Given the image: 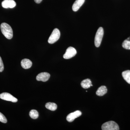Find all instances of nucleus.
<instances>
[{"mask_svg": "<svg viewBox=\"0 0 130 130\" xmlns=\"http://www.w3.org/2000/svg\"><path fill=\"white\" fill-rule=\"evenodd\" d=\"M1 29L3 35L8 39H11L13 36V30L11 26L6 23H2L1 25Z\"/></svg>", "mask_w": 130, "mask_h": 130, "instance_id": "1", "label": "nucleus"}, {"mask_svg": "<svg viewBox=\"0 0 130 130\" xmlns=\"http://www.w3.org/2000/svg\"><path fill=\"white\" fill-rule=\"evenodd\" d=\"M104 35V30L102 27H101L98 29L95 37V45L96 47H100Z\"/></svg>", "mask_w": 130, "mask_h": 130, "instance_id": "2", "label": "nucleus"}, {"mask_svg": "<svg viewBox=\"0 0 130 130\" xmlns=\"http://www.w3.org/2000/svg\"><path fill=\"white\" fill-rule=\"evenodd\" d=\"M103 130H119L118 125L115 121H111L106 122L102 126Z\"/></svg>", "mask_w": 130, "mask_h": 130, "instance_id": "3", "label": "nucleus"}, {"mask_svg": "<svg viewBox=\"0 0 130 130\" xmlns=\"http://www.w3.org/2000/svg\"><path fill=\"white\" fill-rule=\"evenodd\" d=\"M60 36V32L57 28L54 29L53 32L49 38L48 42L50 44H53L56 42L59 39Z\"/></svg>", "mask_w": 130, "mask_h": 130, "instance_id": "4", "label": "nucleus"}, {"mask_svg": "<svg viewBox=\"0 0 130 130\" xmlns=\"http://www.w3.org/2000/svg\"><path fill=\"white\" fill-rule=\"evenodd\" d=\"M77 54V51L74 48L70 47L67 49L66 53L63 55V58L66 59H68L74 57Z\"/></svg>", "mask_w": 130, "mask_h": 130, "instance_id": "5", "label": "nucleus"}, {"mask_svg": "<svg viewBox=\"0 0 130 130\" xmlns=\"http://www.w3.org/2000/svg\"><path fill=\"white\" fill-rule=\"evenodd\" d=\"M0 98L3 100L14 103L17 102L18 101L17 98L8 93H3L0 94Z\"/></svg>", "mask_w": 130, "mask_h": 130, "instance_id": "6", "label": "nucleus"}, {"mask_svg": "<svg viewBox=\"0 0 130 130\" xmlns=\"http://www.w3.org/2000/svg\"><path fill=\"white\" fill-rule=\"evenodd\" d=\"M82 113L79 111H76L68 115L66 118V119L69 122H72L74 121L75 119L81 116Z\"/></svg>", "mask_w": 130, "mask_h": 130, "instance_id": "7", "label": "nucleus"}, {"mask_svg": "<svg viewBox=\"0 0 130 130\" xmlns=\"http://www.w3.org/2000/svg\"><path fill=\"white\" fill-rule=\"evenodd\" d=\"M16 5V3L13 0H4L2 3V7L5 8H13Z\"/></svg>", "mask_w": 130, "mask_h": 130, "instance_id": "8", "label": "nucleus"}, {"mask_svg": "<svg viewBox=\"0 0 130 130\" xmlns=\"http://www.w3.org/2000/svg\"><path fill=\"white\" fill-rule=\"evenodd\" d=\"M50 76V74L48 73L42 72L39 73L37 76L36 79L38 81L46 82V81L48 80Z\"/></svg>", "mask_w": 130, "mask_h": 130, "instance_id": "9", "label": "nucleus"}, {"mask_svg": "<svg viewBox=\"0 0 130 130\" xmlns=\"http://www.w3.org/2000/svg\"><path fill=\"white\" fill-rule=\"evenodd\" d=\"M85 0H76L72 6V9L74 12L77 11L84 3Z\"/></svg>", "mask_w": 130, "mask_h": 130, "instance_id": "10", "label": "nucleus"}, {"mask_svg": "<svg viewBox=\"0 0 130 130\" xmlns=\"http://www.w3.org/2000/svg\"><path fill=\"white\" fill-rule=\"evenodd\" d=\"M21 66L25 69H28L30 68L32 65L31 61L27 59H24L21 60Z\"/></svg>", "mask_w": 130, "mask_h": 130, "instance_id": "11", "label": "nucleus"}, {"mask_svg": "<svg viewBox=\"0 0 130 130\" xmlns=\"http://www.w3.org/2000/svg\"><path fill=\"white\" fill-rule=\"evenodd\" d=\"M81 85L82 88L85 89L89 88L91 86H93L91 81L89 79H86L83 80L81 82Z\"/></svg>", "mask_w": 130, "mask_h": 130, "instance_id": "12", "label": "nucleus"}, {"mask_svg": "<svg viewBox=\"0 0 130 130\" xmlns=\"http://www.w3.org/2000/svg\"><path fill=\"white\" fill-rule=\"evenodd\" d=\"M107 89L105 86H102L98 89L96 92V94L99 96H102L107 93Z\"/></svg>", "mask_w": 130, "mask_h": 130, "instance_id": "13", "label": "nucleus"}, {"mask_svg": "<svg viewBox=\"0 0 130 130\" xmlns=\"http://www.w3.org/2000/svg\"><path fill=\"white\" fill-rule=\"evenodd\" d=\"M122 75L124 80L130 84V70H126L123 72Z\"/></svg>", "mask_w": 130, "mask_h": 130, "instance_id": "14", "label": "nucleus"}, {"mask_svg": "<svg viewBox=\"0 0 130 130\" xmlns=\"http://www.w3.org/2000/svg\"><path fill=\"white\" fill-rule=\"evenodd\" d=\"M45 107L47 109L52 111H55L57 109V105L54 103H47L45 105Z\"/></svg>", "mask_w": 130, "mask_h": 130, "instance_id": "15", "label": "nucleus"}, {"mask_svg": "<svg viewBox=\"0 0 130 130\" xmlns=\"http://www.w3.org/2000/svg\"><path fill=\"white\" fill-rule=\"evenodd\" d=\"M122 46L125 49L130 50V37L123 42Z\"/></svg>", "mask_w": 130, "mask_h": 130, "instance_id": "16", "label": "nucleus"}, {"mask_svg": "<svg viewBox=\"0 0 130 130\" xmlns=\"http://www.w3.org/2000/svg\"><path fill=\"white\" fill-rule=\"evenodd\" d=\"M29 116L31 118L36 119L38 118L39 116V113L37 110L35 109H32L30 112Z\"/></svg>", "mask_w": 130, "mask_h": 130, "instance_id": "17", "label": "nucleus"}, {"mask_svg": "<svg viewBox=\"0 0 130 130\" xmlns=\"http://www.w3.org/2000/svg\"><path fill=\"white\" fill-rule=\"evenodd\" d=\"M0 121L3 123H7V119L4 116V115L1 112H0Z\"/></svg>", "mask_w": 130, "mask_h": 130, "instance_id": "18", "label": "nucleus"}, {"mask_svg": "<svg viewBox=\"0 0 130 130\" xmlns=\"http://www.w3.org/2000/svg\"><path fill=\"white\" fill-rule=\"evenodd\" d=\"M4 69V64H3V62L2 59L1 58L0 56V72H1L3 71Z\"/></svg>", "mask_w": 130, "mask_h": 130, "instance_id": "19", "label": "nucleus"}, {"mask_svg": "<svg viewBox=\"0 0 130 130\" xmlns=\"http://www.w3.org/2000/svg\"><path fill=\"white\" fill-rule=\"evenodd\" d=\"M34 1H35V2H36V3L39 4V3H40L41 2L42 0H34Z\"/></svg>", "mask_w": 130, "mask_h": 130, "instance_id": "20", "label": "nucleus"}]
</instances>
